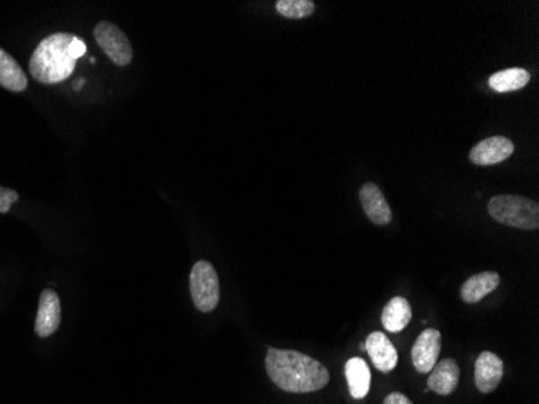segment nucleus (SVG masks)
Masks as SVG:
<instances>
[{
	"label": "nucleus",
	"instance_id": "2",
	"mask_svg": "<svg viewBox=\"0 0 539 404\" xmlns=\"http://www.w3.org/2000/svg\"><path fill=\"white\" fill-rule=\"evenodd\" d=\"M86 51V43L75 34H50L29 60L31 76L42 85H58L72 76Z\"/></svg>",
	"mask_w": 539,
	"mask_h": 404
},
{
	"label": "nucleus",
	"instance_id": "13",
	"mask_svg": "<svg viewBox=\"0 0 539 404\" xmlns=\"http://www.w3.org/2000/svg\"><path fill=\"white\" fill-rule=\"evenodd\" d=\"M499 283H501V277L498 272H482L465 282L460 290V296L465 303H478L484 296L493 293L499 287Z\"/></svg>",
	"mask_w": 539,
	"mask_h": 404
},
{
	"label": "nucleus",
	"instance_id": "16",
	"mask_svg": "<svg viewBox=\"0 0 539 404\" xmlns=\"http://www.w3.org/2000/svg\"><path fill=\"white\" fill-rule=\"evenodd\" d=\"M0 86L12 93H21L28 88V80L23 68L9 52L0 49Z\"/></svg>",
	"mask_w": 539,
	"mask_h": 404
},
{
	"label": "nucleus",
	"instance_id": "17",
	"mask_svg": "<svg viewBox=\"0 0 539 404\" xmlns=\"http://www.w3.org/2000/svg\"><path fill=\"white\" fill-rule=\"evenodd\" d=\"M530 73L525 68H507L490 78V86L496 93H510L530 83Z\"/></svg>",
	"mask_w": 539,
	"mask_h": 404
},
{
	"label": "nucleus",
	"instance_id": "12",
	"mask_svg": "<svg viewBox=\"0 0 539 404\" xmlns=\"http://www.w3.org/2000/svg\"><path fill=\"white\" fill-rule=\"evenodd\" d=\"M460 380V367L454 359H442L430 372L428 388L438 395L448 396L456 391Z\"/></svg>",
	"mask_w": 539,
	"mask_h": 404
},
{
	"label": "nucleus",
	"instance_id": "4",
	"mask_svg": "<svg viewBox=\"0 0 539 404\" xmlns=\"http://www.w3.org/2000/svg\"><path fill=\"white\" fill-rule=\"evenodd\" d=\"M192 301L200 312H212L220 303V282L214 265L207 261L194 264L189 277Z\"/></svg>",
	"mask_w": 539,
	"mask_h": 404
},
{
	"label": "nucleus",
	"instance_id": "7",
	"mask_svg": "<svg viewBox=\"0 0 539 404\" xmlns=\"http://www.w3.org/2000/svg\"><path fill=\"white\" fill-rule=\"evenodd\" d=\"M515 146L506 136H491L470 151V160L476 165H494L514 154Z\"/></svg>",
	"mask_w": 539,
	"mask_h": 404
},
{
	"label": "nucleus",
	"instance_id": "5",
	"mask_svg": "<svg viewBox=\"0 0 539 404\" xmlns=\"http://www.w3.org/2000/svg\"><path fill=\"white\" fill-rule=\"evenodd\" d=\"M94 38L105 52L108 59L112 60L118 67H126L133 60V47L130 39L118 26L110 21H100L94 28Z\"/></svg>",
	"mask_w": 539,
	"mask_h": 404
},
{
	"label": "nucleus",
	"instance_id": "14",
	"mask_svg": "<svg viewBox=\"0 0 539 404\" xmlns=\"http://www.w3.org/2000/svg\"><path fill=\"white\" fill-rule=\"evenodd\" d=\"M346 379H348L349 391L354 400H362L368 395L372 374H370V367L362 358H352L346 362Z\"/></svg>",
	"mask_w": 539,
	"mask_h": 404
},
{
	"label": "nucleus",
	"instance_id": "10",
	"mask_svg": "<svg viewBox=\"0 0 539 404\" xmlns=\"http://www.w3.org/2000/svg\"><path fill=\"white\" fill-rule=\"evenodd\" d=\"M366 349L378 371L388 374L394 371V367L398 366V351L383 332H374L368 335Z\"/></svg>",
	"mask_w": 539,
	"mask_h": 404
},
{
	"label": "nucleus",
	"instance_id": "8",
	"mask_svg": "<svg viewBox=\"0 0 539 404\" xmlns=\"http://www.w3.org/2000/svg\"><path fill=\"white\" fill-rule=\"evenodd\" d=\"M504 375V362L498 354L483 351L475 362V385L482 393H491L498 388Z\"/></svg>",
	"mask_w": 539,
	"mask_h": 404
},
{
	"label": "nucleus",
	"instance_id": "1",
	"mask_svg": "<svg viewBox=\"0 0 539 404\" xmlns=\"http://www.w3.org/2000/svg\"><path fill=\"white\" fill-rule=\"evenodd\" d=\"M266 374L274 385L288 393H314L328 385L330 372L307 354L268 348Z\"/></svg>",
	"mask_w": 539,
	"mask_h": 404
},
{
	"label": "nucleus",
	"instance_id": "11",
	"mask_svg": "<svg viewBox=\"0 0 539 404\" xmlns=\"http://www.w3.org/2000/svg\"><path fill=\"white\" fill-rule=\"evenodd\" d=\"M360 202L366 211V217L375 225H388L392 220L390 204L386 201L382 189L375 183H366L360 188Z\"/></svg>",
	"mask_w": 539,
	"mask_h": 404
},
{
	"label": "nucleus",
	"instance_id": "19",
	"mask_svg": "<svg viewBox=\"0 0 539 404\" xmlns=\"http://www.w3.org/2000/svg\"><path fill=\"white\" fill-rule=\"evenodd\" d=\"M17 201V191L0 186V214H7L10 211V207Z\"/></svg>",
	"mask_w": 539,
	"mask_h": 404
},
{
	"label": "nucleus",
	"instance_id": "9",
	"mask_svg": "<svg viewBox=\"0 0 539 404\" xmlns=\"http://www.w3.org/2000/svg\"><path fill=\"white\" fill-rule=\"evenodd\" d=\"M62 319L60 299L54 290H44L39 299V309L36 317L34 330L41 338H47L55 333Z\"/></svg>",
	"mask_w": 539,
	"mask_h": 404
},
{
	"label": "nucleus",
	"instance_id": "15",
	"mask_svg": "<svg viewBox=\"0 0 539 404\" xmlns=\"http://www.w3.org/2000/svg\"><path fill=\"white\" fill-rule=\"evenodd\" d=\"M412 320V307L406 298L396 296L384 306L382 314L383 327L391 333H399L406 329Z\"/></svg>",
	"mask_w": 539,
	"mask_h": 404
},
{
	"label": "nucleus",
	"instance_id": "3",
	"mask_svg": "<svg viewBox=\"0 0 539 404\" xmlns=\"http://www.w3.org/2000/svg\"><path fill=\"white\" fill-rule=\"evenodd\" d=\"M491 217L507 227L538 230L539 204L522 196L501 194L488 202Z\"/></svg>",
	"mask_w": 539,
	"mask_h": 404
},
{
	"label": "nucleus",
	"instance_id": "20",
	"mask_svg": "<svg viewBox=\"0 0 539 404\" xmlns=\"http://www.w3.org/2000/svg\"><path fill=\"white\" fill-rule=\"evenodd\" d=\"M384 404H414L408 398H407L404 393H399V391H394V393H390V395L384 398Z\"/></svg>",
	"mask_w": 539,
	"mask_h": 404
},
{
	"label": "nucleus",
	"instance_id": "6",
	"mask_svg": "<svg viewBox=\"0 0 539 404\" xmlns=\"http://www.w3.org/2000/svg\"><path fill=\"white\" fill-rule=\"evenodd\" d=\"M441 351V333L440 330L425 329L412 348V362L414 367L420 374H428L432 372L433 367L436 366Z\"/></svg>",
	"mask_w": 539,
	"mask_h": 404
},
{
	"label": "nucleus",
	"instance_id": "18",
	"mask_svg": "<svg viewBox=\"0 0 539 404\" xmlns=\"http://www.w3.org/2000/svg\"><path fill=\"white\" fill-rule=\"evenodd\" d=\"M278 13L290 20H302L316 12V4L312 0H278L276 2Z\"/></svg>",
	"mask_w": 539,
	"mask_h": 404
}]
</instances>
